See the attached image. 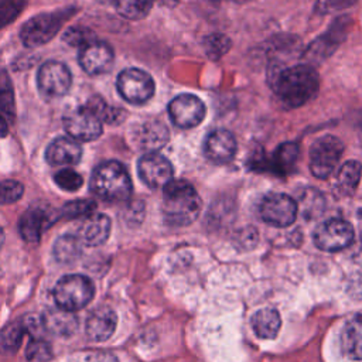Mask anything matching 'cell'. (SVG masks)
<instances>
[{
    "instance_id": "6da1fadb",
    "label": "cell",
    "mask_w": 362,
    "mask_h": 362,
    "mask_svg": "<svg viewBox=\"0 0 362 362\" xmlns=\"http://www.w3.org/2000/svg\"><path fill=\"white\" fill-rule=\"evenodd\" d=\"M272 89L284 107H300L314 99L318 93L320 76L311 65H293L279 69L274 74Z\"/></svg>"
},
{
    "instance_id": "7a4b0ae2",
    "label": "cell",
    "mask_w": 362,
    "mask_h": 362,
    "mask_svg": "<svg viewBox=\"0 0 362 362\" xmlns=\"http://www.w3.org/2000/svg\"><path fill=\"white\" fill-rule=\"evenodd\" d=\"M202 201L195 188L181 180H171L164 187L163 214L171 226L191 225L199 215Z\"/></svg>"
},
{
    "instance_id": "3957f363",
    "label": "cell",
    "mask_w": 362,
    "mask_h": 362,
    "mask_svg": "<svg viewBox=\"0 0 362 362\" xmlns=\"http://www.w3.org/2000/svg\"><path fill=\"white\" fill-rule=\"evenodd\" d=\"M92 192L110 202L124 201L132 194V180L123 164L105 161L99 164L90 177Z\"/></svg>"
},
{
    "instance_id": "277c9868",
    "label": "cell",
    "mask_w": 362,
    "mask_h": 362,
    "mask_svg": "<svg viewBox=\"0 0 362 362\" xmlns=\"http://www.w3.org/2000/svg\"><path fill=\"white\" fill-rule=\"evenodd\" d=\"M52 294L58 308L75 313L92 301L95 286L88 276L66 274L57 281Z\"/></svg>"
},
{
    "instance_id": "5b68a950",
    "label": "cell",
    "mask_w": 362,
    "mask_h": 362,
    "mask_svg": "<svg viewBox=\"0 0 362 362\" xmlns=\"http://www.w3.org/2000/svg\"><path fill=\"white\" fill-rule=\"evenodd\" d=\"M344 153L341 139L325 134L317 139L310 147V171L317 178H328Z\"/></svg>"
},
{
    "instance_id": "8992f818",
    "label": "cell",
    "mask_w": 362,
    "mask_h": 362,
    "mask_svg": "<svg viewBox=\"0 0 362 362\" xmlns=\"http://www.w3.org/2000/svg\"><path fill=\"white\" fill-rule=\"evenodd\" d=\"M355 238L354 228L349 222L332 218L317 226L313 239L318 249L325 252H339L348 247Z\"/></svg>"
},
{
    "instance_id": "52a82bcc",
    "label": "cell",
    "mask_w": 362,
    "mask_h": 362,
    "mask_svg": "<svg viewBox=\"0 0 362 362\" xmlns=\"http://www.w3.org/2000/svg\"><path fill=\"white\" fill-rule=\"evenodd\" d=\"M117 90L120 96L133 105H141L151 99L154 93L153 78L137 68H127L117 76Z\"/></svg>"
},
{
    "instance_id": "ba28073f",
    "label": "cell",
    "mask_w": 362,
    "mask_h": 362,
    "mask_svg": "<svg viewBox=\"0 0 362 362\" xmlns=\"http://www.w3.org/2000/svg\"><path fill=\"white\" fill-rule=\"evenodd\" d=\"M297 212V202L287 194L281 192H273L266 195L259 206L260 218L266 223L277 228L290 226L296 221Z\"/></svg>"
},
{
    "instance_id": "9c48e42d",
    "label": "cell",
    "mask_w": 362,
    "mask_h": 362,
    "mask_svg": "<svg viewBox=\"0 0 362 362\" xmlns=\"http://www.w3.org/2000/svg\"><path fill=\"white\" fill-rule=\"evenodd\" d=\"M64 127L71 139L81 141H90L102 134V119L99 115L86 106L71 110L64 117Z\"/></svg>"
},
{
    "instance_id": "30bf717a",
    "label": "cell",
    "mask_w": 362,
    "mask_h": 362,
    "mask_svg": "<svg viewBox=\"0 0 362 362\" xmlns=\"http://www.w3.org/2000/svg\"><path fill=\"white\" fill-rule=\"evenodd\" d=\"M71 82L69 69L62 62L57 61L42 64L37 75L38 90L45 99L62 98L69 90Z\"/></svg>"
},
{
    "instance_id": "8fae6325",
    "label": "cell",
    "mask_w": 362,
    "mask_h": 362,
    "mask_svg": "<svg viewBox=\"0 0 362 362\" xmlns=\"http://www.w3.org/2000/svg\"><path fill=\"white\" fill-rule=\"evenodd\" d=\"M204 102L191 93L175 96L168 105V115L173 123L181 129H191L198 126L205 117Z\"/></svg>"
},
{
    "instance_id": "7c38bea8",
    "label": "cell",
    "mask_w": 362,
    "mask_h": 362,
    "mask_svg": "<svg viewBox=\"0 0 362 362\" xmlns=\"http://www.w3.org/2000/svg\"><path fill=\"white\" fill-rule=\"evenodd\" d=\"M140 180L150 188H164L173 180V165L158 153H146L137 164Z\"/></svg>"
},
{
    "instance_id": "4fadbf2b",
    "label": "cell",
    "mask_w": 362,
    "mask_h": 362,
    "mask_svg": "<svg viewBox=\"0 0 362 362\" xmlns=\"http://www.w3.org/2000/svg\"><path fill=\"white\" fill-rule=\"evenodd\" d=\"M65 17L54 14H42L28 20L21 28V40L28 47H37L47 42L58 31Z\"/></svg>"
},
{
    "instance_id": "5bb4252c",
    "label": "cell",
    "mask_w": 362,
    "mask_h": 362,
    "mask_svg": "<svg viewBox=\"0 0 362 362\" xmlns=\"http://www.w3.org/2000/svg\"><path fill=\"white\" fill-rule=\"evenodd\" d=\"M79 64L89 75L106 74L113 65V49L103 41H92L81 48Z\"/></svg>"
},
{
    "instance_id": "9a60e30c",
    "label": "cell",
    "mask_w": 362,
    "mask_h": 362,
    "mask_svg": "<svg viewBox=\"0 0 362 362\" xmlns=\"http://www.w3.org/2000/svg\"><path fill=\"white\" fill-rule=\"evenodd\" d=\"M117 325L116 313L107 305L93 308L85 322V334L90 341L102 342L109 339Z\"/></svg>"
},
{
    "instance_id": "2e32d148",
    "label": "cell",
    "mask_w": 362,
    "mask_h": 362,
    "mask_svg": "<svg viewBox=\"0 0 362 362\" xmlns=\"http://www.w3.org/2000/svg\"><path fill=\"white\" fill-rule=\"evenodd\" d=\"M204 153L214 163H228L236 153V140L233 134L225 129L214 130L205 139Z\"/></svg>"
},
{
    "instance_id": "e0dca14e",
    "label": "cell",
    "mask_w": 362,
    "mask_h": 362,
    "mask_svg": "<svg viewBox=\"0 0 362 362\" xmlns=\"http://www.w3.org/2000/svg\"><path fill=\"white\" fill-rule=\"evenodd\" d=\"M168 129L158 120H146L133 132V140L146 153H156L168 141Z\"/></svg>"
},
{
    "instance_id": "ac0fdd59",
    "label": "cell",
    "mask_w": 362,
    "mask_h": 362,
    "mask_svg": "<svg viewBox=\"0 0 362 362\" xmlns=\"http://www.w3.org/2000/svg\"><path fill=\"white\" fill-rule=\"evenodd\" d=\"M110 235V219L105 214H92L79 226L78 238L86 246H100Z\"/></svg>"
},
{
    "instance_id": "d6986e66",
    "label": "cell",
    "mask_w": 362,
    "mask_h": 362,
    "mask_svg": "<svg viewBox=\"0 0 362 362\" xmlns=\"http://www.w3.org/2000/svg\"><path fill=\"white\" fill-rule=\"evenodd\" d=\"M82 157L79 143L71 137H58L45 150V160L51 165H72Z\"/></svg>"
},
{
    "instance_id": "ffe728a7",
    "label": "cell",
    "mask_w": 362,
    "mask_h": 362,
    "mask_svg": "<svg viewBox=\"0 0 362 362\" xmlns=\"http://www.w3.org/2000/svg\"><path fill=\"white\" fill-rule=\"evenodd\" d=\"M341 349L354 361H362V314L352 315L341 332Z\"/></svg>"
},
{
    "instance_id": "44dd1931",
    "label": "cell",
    "mask_w": 362,
    "mask_h": 362,
    "mask_svg": "<svg viewBox=\"0 0 362 362\" xmlns=\"http://www.w3.org/2000/svg\"><path fill=\"white\" fill-rule=\"evenodd\" d=\"M42 325L45 332L58 335V337H69L76 331L78 320L71 311H65L62 308H51L41 315Z\"/></svg>"
},
{
    "instance_id": "7402d4cb",
    "label": "cell",
    "mask_w": 362,
    "mask_h": 362,
    "mask_svg": "<svg viewBox=\"0 0 362 362\" xmlns=\"http://www.w3.org/2000/svg\"><path fill=\"white\" fill-rule=\"evenodd\" d=\"M48 226V215L44 209L30 208L25 211L18 221L20 236L28 243H37Z\"/></svg>"
},
{
    "instance_id": "603a6c76",
    "label": "cell",
    "mask_w": 362,
    "mask_h": 362,
    "mask_svg": "<svg viewBox=\"0 0 362 362\" xmlns=\"http://www.w3.org/2000/svg\"><path fill=\"white\" fill-rule=\"evenodd\" d=\"M255 334L262 339H273L277 337L281 327V317L273 307H266L256 311L252 317Z\"/></svg>"
},
{
    "instance_id": "cb8c5ba5",
    "label": "cell",
    "mask_w": 362,
    "mask_h": 362,
    "mask_svg": "<svg viewBox=\"0 0 362 362\" xmlns=\"http://www.w3.org/2000/svg\"><path fill=\"white\" fill-rule=\"evenodd\" d=\"M82 246L83 243L76 235H62L54 243V259L61 264H71L81 257Z\"/></svg>"
},
{
    "instance_id": "d4e9b609",
    "label": "cell",
    "mask_w": 362,
    "mask_h": 362,
    "mask_svg": "<svg viewBox=\"0 0 362 362\" xmlns=\"http://www.w3.org/2000/svg\"><path fill=\"white\" fill-rule=\"evenodd\" d=\"M298 154H300V148L297 143H291V141L281 143L274 150L270 164L266 167V170L273 173H287L296 164Z\"/></svg>"
},
{
    "instance_id": "484cf974",
    "label": "cell",
    "mask_w": 362,
    "mask_h": 362,
    "mask_svg": "<svg viewBox=\"0 0 362 362\" xmlns=\"http://www.w3.org/2000/svg\"><path fill=\"white\" fill-rule=\"evenodd\" d=\"M25 328L23 320L13 321L0 329V354L11 355L18 351L23 342Z\"/></svg>"
},
{
    "instance_id": "4316f807",
    "label": "cell",
    "mask_w": 362,
    "mask_h": 362,
    "mask_svg": "<svg viewBox=\"0 0 362 362\" xmlns=\"http://www.w3.org/2000/svg\"><path fill=\"white\" fill-rule=\"evenodd\" d=\"M362 175V165L359 161L349 160L338 171L337 187L344 195H352L359 184Z\"/></svg>"
},
{
    "instance_id": "83f0119b",
    "label": "cell",
    "mask_w": 362,
    "mask_h": 362,
    "mask_svg": "<svg viewBox=\"0 0 362 362\" xmlns=\"http://www.w3.org/2000/svg\"><path fill=\"white\" fill-rule=\"evenodd\" d=\"M117 13L129 20H140L146 17L151 7L153 0H110Z\"/></svg>"
},
{
    "instance_id": "f1b7e54d",
    "label": "cell",
    "mask_w": 362,
    "mask_h": 362,
    "mask_svg": "<svg viewBox=\"0 0 362 362\" xmlns=\"http://www.w3.org/2000/svg\"><path fill=\"white\" fill-rule=\"evenodd\" d=\"M230 40L229 37H226L225 34H221V33H214L208 37H205L204 40V49H205V54L216 61L219 58H222L230 48Z\"/></svg>"
},
{
    "instance_id": "f546056e",
    "label": "cell",
    "mask_w": 362,
    "mask_h": 362,
    "mask_svg": "<svg viewBox=\"0 0 362 362\" xmlns=\"http://www.w3.org/2000/svg\"><path fill=\"white\" fill-rule=\"evenodd\" d=\"M25 358L28 362H48L52 358V346L45 338L31 339L25 348Z\"/></svg>"
},
{
    "instance_id": "4dcf8cb0",
    "label": "cell",
    "mask_w": 362,
    "mask_h": 362,
    "mask_svg": "<svg viewBox=\"0 0 362 362\" xmlns=\"http://www.w3.org/2000/svg\"><path fill=\"white\" fill-rule=\"evenodd\" d=\"M95 208H96V204L90 199H76L65 204L61 209V215L68 219H76V218L92 215Z\"/></svg>"
},
{
    "instance_id": "1f68e13d",
    "label": "cell",
    "mask_w": 362,
    "mask_h": 362,
    "mask_svg": "<svg viewBox=\"0 0 362 362\" xmlns=\"http://www.w3.org/2000/svg\"><path fill=\"white\" fill-rule=\"evenodd\" d=\"M54 180L59 188H62L64 191H69V192L78 191L83 182L82 175L71 168H64V170L58 171L55 174Z\"/></svg>"
},
{
    "instance_id": "d6a6232c",
    "label": "cell",
    "mask_w": 362,
    "mask_h": 362,
    "mask_svg": "<svg viewBox=\"0 0 362 362\" xmlns=\"http://www.w3.org/2000/svg\"><path fill=\"white\" fill-rule=\"evenodd\" d=\"M23 192H24V187L21 182L16 180L0 181V205H7L18 201Z\"/></svg>"
},
{
    "instance_id": "836d02e7",
    "label": "cell",
    "mask_w": 362,
    "mask_h": 362,
    "mask_svg": "<svg viewBox=\"0 0 362 362\" xmlns=\"http://www.w3.org/2000/svg\"><path fill=\"white\" fill-rule=\"evenodd\" d=\"M64 40L71 45L82 48V47L88 45L89 42L95 41V34L83 27H72L65 33Z\"/></svg>"
},
{
    "instance_id": "e575fe53",
    "label": "cell",
    "mask_w": 362,
    "mask_h": 362,
    "mask_svg": "<svg viewBox=\"0 0 362 362\" xmlns=\"http://www.w3.org/2000/svg\"><path fill=\"white\" fill-rule=\"evenodd\" d=\"M83 362H119L116 355L107 351H95L89 352Z\"/></svg>"
},
{
    "instance_id": "d590c367",
    "label": "cell",
    "mask_w": 362,
    "mask_h": 362,
    "mask_svg": "<svg viewBox=\"0 0 362 362\" xmlns=\"http://www.w3.org/2000/svg\"><path fill=\"white\" fill-rule=\"evenodd\" d=\"M7 129H8L7 122H6V119L0 115V136H6V134H7Z\"/></svg>"
},
{
    "instance_id": "8d00e7d4",
    "label": "cell",
    "mask_w": 362,
    "mask_h": 362,
    "mask_svg": "<svg viewBox=\"0 0 362 362\" xmlns=\"http://www.w3.org/2000/svg\"><path fill=\"white\" fill-rule=\"evenodd\" d=\"M161 4H165V6H168V7H173V6H175L177 3H178V0H158Z\"/></svg>"
},
{
    "instance_id": "74e56055",
    "label": "cell",
    "mask_w": 362,
    "mask_h": 362,
    "mask_svg": "<svg viewBox=\"0 0 362 362\" xmlns=\"http://www.w3.org/2000/svg\"><path fill=\"white\" fill-rule=\"evenodd\" d=\"M3 240H4V233H3V229L0 228V247H1V243H3Z\"/></svg>"
},
{
    "instance_id": "f35d334b",
    "label": "cell",
    "mask_w": 362,
    "mask_h": 362,
    "mask_svg": "<svg viewBox=\"0 0 362 362\" xmlns=\"http://www.w3.org/2000/svg\"><path fill=\"white\" fill-rule=\"evenodd\" d=\"M209 1H221V0H209ZM233 1H238V3H242V1H249V0H233Z\"/></svg>"
}]
</instances>
